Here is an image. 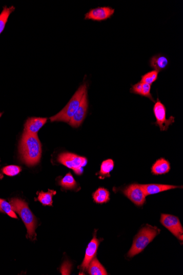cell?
<instances>
[{
    "instance_id": "1",
    "label": "cell",
    "mask_w": 183,
    "mask_h": 275,
    "mask_svg": "<svg viewBox=\"0 0 183 275\" xmlns=\"http://www.w3.org/2000/svg\"><path fill=\"white\" fill-rule=\"evenodd\" d=\"M21 160L29 167L37 164L42 155V145L37 135L24 132L19 144Z\"/></svg>"
},
{
    "instance_id": "2",
    "label": "cell",
    "mask_w": 183,
    "mask_h": 275,
    "mask_svg": "<svg viewBox=\"0 0 183 275\" xmlns=\"http://www.w3.org/2000/svg\"><path fill=\"white\" fill-rule=\"evenodd\" d=\"M10 204L14 211L19 214L23 222L26 225L27 229V238H29L31 240H36L35 229L37 221L26 201L19 198H14L10 200Z\"/></svg>"
},
{
    "instance_id": "3",
    "label": "cell",
    "mask_w": 183,
    "mask_h": 275,
    "mask_svg": "<svg viewBox=\"0 0 183 275\" xmlns=\"http://www.w3.org/2000/svg\"><path fill=\"white\" fill-rule=\"evenodd\" d=\"M87 91V87L86 84L79 86L66 107L57 113L56 115L50 118L51 122L63 121V122L69 123L71 118L75 115L79 105H80L83 97Z\"/></svg>"
},
{
    "instance_id": "4",
    "label": "cell",
    "mask_w": 183,
    "mask_h": 275,
    "mask_svg": "<svg viewBox=\"0 0 183 275\" xmlns=\"http://www.w3.org/2000/svg\"><path fill=\"white\" fill-rule=\"evenodd\" d=\"M160 232V229L151 225H147L141 229L135 237L127 256L131 258L141 253Z\"/></svg>"
},
{
    "instance_id": "5",
    "label": "cell",
    "mask_w": 183,
    "mask_h": 275,
    "mask_svg": "<svg viewBox=\"0 0 183 275\" xmlns=\"http://www.w3.org/2000/svg\"><path fill=\"white\" fill-rule=\"evenodd\" d=\"M58 162L67 168L73 170L77 175H80L84 172L83 168L87 163V159L84 157L79 156L74 153L64 152L58 156Z\"/></svg>"
},
{
    "instance_id": "6",
    "label": "cell",
    "mask_w": 183,
    "mask_h": 275,
    "mask_svg": "<svg viewBox=\"0 0 183 275\" xmlns=\"http://www.w3.org/2000/svg\"><path fill=\"white\" fill-rule=\"evenodd\" d=\"M153 112L156 119L155 124L160 127L161 131H168L169 126L174 122L175 118L171 116L167 119L166 108L158 98L154 104Z\"/></svg>"
},
{
    "instance_id": "7",
    "label": "cell",
    "mask_w": 183,
    "mask_h": 275,
    "mask_svg": "<svg viewBox=\"0 0 183 275\" xmlns=\"http://www.w3.org/2000/svg\"><path fill=\"white\" fill-rule=\"evenodd\" d=\"M123 192L125 195L136 206H141L145 204L146 195L140 185H130Z\"/></svg>"
},
{
    "instance_id": "8",
    "label": "cell",
    "mask_w": 183,
    "mask_h": 275,
    "mask_svg": "<svg viewBox=\"0 0 183 275\" xmlns=\"http://www.w3.org/2000/svg\"><path fill=\"white\" fill-rule=\"evenodd\" d=\"M161 223L174 235L182 240L183 229L179 219L177 216L169 214H162Z\"/></svg>"
},
{
    "instance_id": "9",
    "label": "cell",
    "mask_w": 183,
    "mask_h": 275,
    "mask_svg": "<svg viewBox=\"0 0 183 275\" xmlns=\"http://www.w3.org/2000/svg\"><path fill=\"white\" fill-rule=\"evenodd\" d=\"M115 13V9L110 7H98L90 10L85 16V20L103 21L110 19Z\"/></svg>"
},
{
    "instance_id": "10",
    "label": "cell",
    "mask_w": 183,
    "mask_h": 275,
    "mask_svg": "<svg viewBox=\"0 0 183 275\" xmlns=\"http://www.w3.org/2000/svg\"><path fill=\"white\" fill-rule=\"evenodd\" d=\"M89 104L87 100V92L86 91L83 97L80 105L75 115L71 118L69 121V125L73 127H78L80 126L85 120L87 109H88Z\"/></svg>"
},
{
    "instance_id": "11",
    "label": "cell",
    "mask_w": 183,
    "mask_h": 275,
    "mask_svg": "<svg viewBox=\"0 0 183 275\" xmlns=\"http://www.w3.org/2000/svg\"><path fill=\"white\" fill-rule=\"evenodd\" d=\"M99 244V241L96 236L94 235L93 239L87 247L83 263L79 267L83 271H85L88 269L91 262L97 254Z\"/></svg>"
},
{
    "instance_id": "12",
    "label": "cell",
    "mask_w": 183,
    "mask_h": 275,
    "mask_svg": "<svg viewBox=\"0 0 183 275\" xmlns=\"http://www.w3.org/2000/svg\"><path fill=\"white\" fill-rule=\"evenodd\" d=\"M47 121V119L46 118H29L25 123L24 132L30 135H37L38 131L45 125Z\"/></svg>"
},
{
    "instance_id": "13",
    "label": "cell",
    "mask_w": 183,
    "mask_h": 275,
    "mask_svg": "<svg viewBox=\"0 0 183 275\" xmlns=\"http://www.w3.org/2000/svg\"><path fill=\"white\" fill-rule=\"evenodd\" d=\"M140 185L144 190L146 196L172 189L180 188L179 187H176V186L169 185L147 184Z\"/></svg>"
},
{
    "instance_id": "14",
    "label": "cell",
    "mask_w": 183,
    "mask_h": 275,
    "mask_svg": "<svg viewBox=\"0 0 183 275\" xmlns=\"http://www.w3.org/2000/svg\"><path fill=\"white\" fill-rule=\"evenodd\" d=\"M150 66L155 70L160 71L168 66L169 61L168 58L162 54L153 56L150 60Z\"/></svg>"
},
{
    "instance_id": "15",
    "label": "cell",
    "mask_w": 183,
    "mask_h": 275,
    "mask_svg": "<svg viewBox=\"0 0 183 275\" xmlns=\"http://www.w3.org/2000/svg\"><path fill=\"white\" fill-rule=\"evenodd\" d=\"M170 169L171 166L169 161L161 158L157 160L154 164L152 171L153 174L159 175L169 173Z\"/></svg>"
},
{
    "instance_id": "16",
    "label": "cell",
    "mask_w": 183,
    "mask_h": 275,
    "mask_svg": "<svg viewBox=\"0 0 183 275\" xmlns=\"http://www.w3.org/2000/svg\"><path fill=\"white\" fill-rule=\"evenodd\" d=\"M89 273L91 275H107L108 273L96 258H94L91 262L89 268Z\"/></svg>"
},
{
    "instance_id": "17",
    "label": "cell",
    "mask_w": 183,
    "mask_h": 275,
    "mask_svg": "<svg viewBox=\"0 0 183 275\" xmlns=\"http://www.w3.org/2000/svg\"><path fill=\"white\" fill-rule=\"evenodd\" d=\"M15 10V7L13 6L10 7L4 6L3 10L0 14V35L2 34L4 30L6 24L9 20L11 14Z\"/></svg>"
},
{
    "instance_id": "18",
    "label": "cell",
    "mask_w": 183,
    "mask_h": 275,
    "mask_svg": "<svg viewBox=\"0 0 183 275\" xmlns=\"http://www.w3.org/2000/svg\"><path fill=\"white\" fill-rule=\"evenodd\" d=\"M93 198L98 204H106L110 200V193L108 190L100 188L93 193Z\"/></svg>"
},
{
    "instance_id": "19",
    "label": "cell",
    "mask_w": 183,
    "mask_h": 275,
    "mask_svg": "<svg viewBox=\"0 0 183 275\" xmlns=\"http://www.w3.org/2000/svg\"><path fill=\"white\" fill-rule=\"evenodd\" d=\"M114 167V162L112 159H109L103 161L100 166V170L99 173L100 178H105L110 177V173L113 171Z\"/></svg>"
},
{
    "instance_id": "20",
    "label": "cell",
    "mask_w": 183,
    "mask_h": 275,
    "mask_svg": "<svg viewBox=\"0 0 183 275\" xmlns=\"http://www.w3.org/2000/svg\"><path fill=\"white\" fill-rule=\"evenodd\" d=\"M61 187L66 190H74L77 186L72 174L68 173L59 182Z\"/></svg>"
},
{
    "instance_id": "21",
    "label": "cell",
    "mask_w": 183,
    "mask_h": 275,
    "mask_svg": "<svg viewBox=\"0 0 183 275\" xmlns=\"http://www.w3.org/2000/svg\"><path fill=\"white\" fill-rule=\"evenodd\" d=\"M56 194L53 190H49L47 192L42 191L39 193L37 199L44 206H52L53 204V196Z\"/></svg>"
},
{
    "instance_id": "22",
    "label": "cell",
    "mask_w": 183,
    "mask_h": 275,
    "mask_svg": "<svg viewBox=\"0 0 183 275\" xmlns=\"http://www.w3.org/2000/svg\"><path fill=\"white\" fill-rule=\"evenodd\" d=\"M159 71L153 70L141 77L140 82L152 85L158 78Z\"/></svg>"
},
{
    "instance_id": "23",
    "label": "cell",
    "mask_w": 183,
    "mask_h": 275,
    "mask_svg": "<svg viewBox=\"0 0 183 275\" xmlns=\"http://www.w3.org/2000/svg\"><path fill=\"white\" fill-rule=\"evenodd\" d=\"M0 209H2V212H5L14 219H17V216L15 214L12 206L10 203H8L6 200L0 199Z\"/></svg>"
},
{
    "instance_id": "24",
    "label": "cell",
    "mask_w": 183,
    "mask_h": 275,
    "mask_svg": "<svg viewBox=\"0 0 183 275\" xmlns=\"http://www.w3.org/2000/svg\"><path fill=\"white\" fill-rule=\"evenodd\" d=\"M22 171L21 167L17 166H8L3 169V172L4 174L14 176L19 174Z\"/></svg>"
},
{
    "instance_id": "25",
    "label": "cell",
    "mask_w": 183,
    "mask_h": 275,
    "mask_svg": "<svg viewBox=\"0 0 183 275\" xmlns=\"http://www.w3.org/2000/svg\"><path fill=\"white\" fill-rule=\"evenodd\" d=\"M150 91L151 85L145 83H142V90L141 96L146 97V98L149 99L151 101L155 102L152 94H151Z\"/></svg>"
},
{
    "instance_id": "26",
    "label": "cell",
    "mask_w": 183,
    "mask_h": 275,
    "mask_svg": "<svg viewBox=\"0 0 183 275\" xmlns=\"http://www.w3.org/2000/svg\"><path fill=\"white\" fill-rule=\"evenodd\" d=\"M142 90V83L140 82L136 84L133 85L131 88V93L134 94L141 95Z\"/></svg>"
},
{
    "instance_id": "27",
    "label": "cell",
    "mask_w": 183,
    "mask_h": 275,
    "mask_svg": "<svg viewBox=\"0 0 183 275\" xmlns=\"http://www.w3.org/2000/svg\"><path fill=\"white\" fill-rule=\"evenodd\" d=\"M71 270V265L70 263L66 262L62 266L61 272L63 274H69Z\"/></svg>"
},
{
    "instance_id": "28",
    "label": "cell",
    "mask_w": 183,
    "mask_h": 275,
    "mask_svg": "<svg viewBox=\"0 0 183 275\" xmlns=\"http://www.w3.org/2000/svg\"><path fill=\"white\" fill-rule=\"evenodd\" d=\"M3 113H2V112H0V118H1V117H2V115H3Z\"/></svg>"
},
{
    "instance_id": "29",
    "label": "cell",
    "mask_w": 183,
    "mask_h": 275,
    "mask_svg": "<svg viewBox=\"0 0 183 275\" xmlns=\"http://www.w3.org/2000/svg\"><path fill=\"white\" fill-rule=\"evenodd\" d=\"M0 212H2V210L1 209H0Z\"/></svg>"
}]
</instances>
